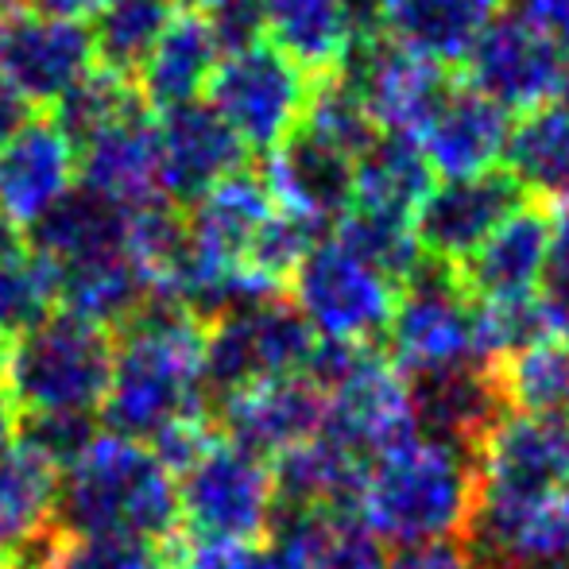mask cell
Returning a JSON list of instances; mask_svg holds the SVG:
<instances>
[{"mask_svg":"<svg viewBox=\"0 0 569 569\" xmlns=\"http://www.w3.org/2000/svg\"><path fill=\"white\" fill-rule=\"evenodd\" d=\"M310 74L287 59L268 39L221 54L213 82L206 90V106L237 132L244 151H279L295 132L310 106Z\"/></svg>","mask_w":569,"mask_h":569,"instance_id":"10","label":"cell"},{"mask_svg":"<svg viewBox=\"0 0 569 569\" xmlns=\"http://www.w3.org/2000/svg\"><path fill=\"white\" fill-rule=\"evenodd\" d=\"M519 206H523V190L503 171L435 182L415 213V240L430 268L457 271Z\"/></svg>","mask_w":569,"mask_h":569,"instance_id":"15","label":"cell"},{"mask_svg":"<svg viewBox=\"0 0 569 569\" xmlns=\"http://www.w3.org/2000/svg\"><path fill=\"white\" fill-rule=\"evenodd\" d=\"M140 109H143V101L132 78L113 74V70H106V67H93L47 117H51L70 140L82 143V140H90V136H98L101 128L140 113Z\"/></svg>","mask_w":569,"mask_h":569,"instance_id":"35","label":"cell"},{"mask_svg":"<svg viewBox=\"0 0 569 569\" xmlns=\"http://www.w3.org/2000/svg\"><path fill=\"white\" fill-rule=\"evenodd\" d=\"M159 187L167 202L194 206L218 182L232 179L244 163V143L206 101L156 117Z\"/></svg>","mask_w":569,"mask_h":569,"instance_id":"18","label":"cell"},{"mask_svg":"<svg viewBox=\"0 0 569 569\" xmlns=\"http://www.w3.org/2000/svg\"><path fill=\"white\" fill-rule=\"evenodd\" d=\"M287 531L307 547L318 569H388L391 555L357 516H287Z\"/></svg>","mask_w":569,"mask_h":569,"instance_id":"36","label":"cell"},{"mask_svg":"<svg viewBox=\"0 0 569 569\" xmlns=\"http://www.w3.org/2000/svg\"><path fill=\"white\" fill-rule=\"evenodd\" d=\"M477 508L472 446L438 435H411L368 461L352 516L388 550L453 542L469 531Z\"/></svg>","mask_w":569,"mask_h":569,"instance_id":"2","label":"cell"},{"mask_svg":"<svg viewBox=\"0 0 569 569\" xmlns=\"http://www.w3.org/2000/svg\"><path fill=\"white\" fill-rule=\"evenodd\" d=\"M399 291L403 283L338 237L318 240L291 276V307L318 345L333 349H372L388 333Z\"/></svg>","mask_w":569,"mask_h":569,"instance_id":"6","label":"cell"},{"mask_svg":"<svg viewBox=\"0 0 569 569\" xmlns=\"http://www.w3.org/2000/svg\"><path fill=\"white\" fill-rule=\"evenodd\" d=\"M508 174L519 190H535L547 198L569 194V101L523 113L508 136Z\"/></svg>","mask_w":569,"mask_h":569,"instance_id":"31","label":"cell"},{"mask_svg":"<svg viewBox=\"0 0 569 569\" xmlns=\"http://www.w3.org/2000/svg\"><path fill=\"white\" fill-rule=\"evenodd\" d=\"M519 12L531 16L539 28H547L569 51V0H523Z\"/></svg>","mask_w":569,"mask_h":569,"instance_id":"41","label":"cell"},{"mask_svg":"<svg viewBox=\"0 0 569 569\" xmlns=\"http://www.w3.org/2000/svg\"><path fill=\"white\" fill-rule=\"evenodd\" d=\"M279 496L271 461L218 442L179 472V535L198 547H252L276 527Z\"/></svg>","mask_w":569,"mask_h":569,"instance_id":"8","label":"cell"},{"mask_svg":"<svg viewBox=\"0 0 569 569\" xmlns=\"http://www.w3.org/2000/svg\"><path fill=\"white\" fill-rule=\"evenodd\" d=\"M221 0H171V8H182V12H194V16H210Z\"/></svg>","mask_w":569,"mask_h":569,"instance_id":"47","label":"cell"},{"mask_svg":"<svg viewBox=\"0 0 569 569\" xmlns=\"http://www.w3.org/2000/svg\"><path fill=\"white\" fill-rule=\"evenodd\" d=\"M113 330L59 310L12 341L4 391L20 415H101L113 383Z\"/></svg>","mask_w":569,"mask_h":569,"instance_id":"4","label":"cell"},{"mask_svg":"<svg viewBox=\"0 0 569 569\" xmlns=\"http://www.w3.org/2000/svg\"><path fill=\"white\" fill-rule=\"evenodd\" d=\"M62 535H124L171 542L179 535V477L148 446L106 435L59 480Z\"/></svg>","mask_w":569,"mask_h":569,"instance_id":"3","label":"cell"},{"mask_svg":"<svg viewBox=\"0 0 569 569\" xmlns=\"http://www.w3.org/2000/svg\"><path fill=\"white\" fill-rule=\"evenodd\" d=\"M171 569H271V547H198L182 535L171 539Z\"/></svg>","mask_w":569,"mask_h":569,"instance_id":"39","label":"cell"},{"mask_svg":"<svg viewBox=\"0 0 569 569\" xmlns=\"http://www.w3.org/2000/svg\"><path fill=\"white\" fill-rule=\"evenodd\" d=\"M263 36L307 74H341L368 28L365 0H260Z\"/></svg>","mask_w":569,"mask_h":569,"instance_id":"21","label":"cell"},{"mask_svg":"<svg viewBox=\"0 0 569 569\" xmlns=\"http://www.w3.org/2000/svg\"><path fill=\"white\" fill-rule=\"evenodd\" d=\"M109 0H36L39 12H51V16H62V20H93V16L106 8Z\"/></svg>","mask_w":569,"mask_h":569,"instance_id":"44","label":"cell"},{"mask_svg":"<svg viewBox=\"0 0 569 569\" xmlns=\"http://www.w3.org/2000/svg\"><path fill=\"white\" fill-rule=\"evenodd\" d=\"M47 569H171V542L124 535H62Z\"/></svg>","mask_w":569,"mask_h":569,"instance_id":"37","label":"cell"},{"mask_svg":"<svg viewBox=\"0 0 569 569\" xmlns=\"http://www.w3.org/2000/svg\"><path fill=\"white\" fill-rule=\"evenodd\" d=\"M508 136L511 120L503 109L472 93L469 86L465 90L453 86L450 98L438 106V113L411 143L438 182H453L492 174L508 156Z\"/></svg>","mask_w":569,"mask_h":569,"instance_id":"22","label":"cell"},{"mask_svg":"<svg viewBox=\"0 0 569 569\" xmlns=\"http://www.w3.org/2000/svg\"><path fill=\"white\" fill-rule=\"evenodd\" d=\"M78 187L106 198L120 210H140L163 198L159 187L156 120L132 113L78 143Z\"/></svg>","mask_w":569,"mask_h":569,"instance_id":"25","label":"cell"},{"mask_svg":"<svg viewBox=\"0 0 569 569\" xmlns=\"http://www.w3.org/2000/svg\"><path fill=\"white\" fill-rule=\"evenodd\" d=\"M388 569H480L472 550L461 539L453 542H427V547L391 550Z\"/></svg>","mask_w":569,"mask_h":569,"instance_id":"40","label":"cell"},{"mask_svg":"<svg viewBox=\"0 0 569 569\" xmlns=\"http://www.w3.org/2000/svg\"><path fill=\"white\" fill-rule=\"evenodd\" d=\"M500 399L531 419L569 422V341L542 338L496 368Z\"/></svg>","mask_w":569,"mask_h":569,"instance_id":"32","label":"cell"},{"mask_svg":"<svg viewBox=\"0 0 569 569\" xmlns=\"http://www.w3.org/2000/svg\"><path fill=\"white\" fill-rule=\"evenodd\" d=\"M550 237H555V256H550V276L542 283V315H547L550 338L569 341V194L558 198L550 213Z\"/></svg>","mask_w":569,"mask_h":569,"instance_id":"38","label":"cell"},{"mask_svg":"<svg viewBox=\"0 0 569 569\" xmlns=\"http://www.w3.org/2000/svg\"><path fill=\"white\" fill-rule=\"evenodd\" d=\"M383 338H388V360L411 383V391L492 368L480 352L477 307L446 268H427L399 291Z\"/></svg>","mask_w":569,"mask_h":569,"instance_id":"7","label":"cell"},{"mask_svg":"<svg viewBox=\"0 0 569 569\" xmlns=\"http://www.w3.org/2000/svg\"><path fill=\"white\" fill-rule=\"evenodd\" d=\"M550 256H555L550 213L523 202L453 276L472 302H519L542 295Z\"/></svg>","mask_w":569,"mask_h":569,"instance_id":"19","label":"cell"},{"mask_svg":"<svg viewBox=\"0 0 569 569\" xmlns=\"http://www.w3.org/2000/svg\"><path fill=\"white\" fill-rule=\"evenodd\" d=\"M365 469L368 465L360 457H352L345 446L318 430L310 442L271 461L279 516H349Z\"/></svg>","mask_w":569,"mask_h":569,"instance_id":"27","label":"cell"},{"mask_svg":"<svg viewBox=\"0 0 569 569\" xmlns=\"http://www.w3.org/2000/svg\"><path fill=\"white\" fill-rule=\"evenodd\" d=\"M352 171L357 163L322 148L310 136L295 132L279 151L268 156L263 187L283 218L310 229L318 237L326 226H338L352 198Z\"/></svg>","mask_w":569,"mask_h":569,"instance_id":"23","label":"cell"},{"mask_svg":"<svg viewBox=\"0 0 569 569\" xmlns=\"http://www.w3.org/2000/svg\"><path fill=\"white\" fill-rule=\"evenodd\" d=\"M113 383L98 415L106 435L151 446L167 430L213 419L202 318L151 299L113 330Z\"/></svg>","mask_w":569,"mask_h":569,"instance_id":"1","label":"cell"},{"mask_svg":"<svg viewBox=\"0 0 569 569\" xmlns=\"http://www.w3.org/2000/svg\"><path fill=\"white\" fill-rule=\"evenodd\" d=\"M0 569H4V566H0Z\"/></svg>","mask_w":569,"mask_h":569,"instance_id":"50","label":"cell"},{"mask_svg":"<svg viewBox=\"0 0 569 569\" xmlns=\"http://www.w3.org/2000/svg\"><path fill=\"white\" fill-rule=\"evenodd\" d=\"M318 338L283 299L248 302L206 322V388L210 399L237 396L260 383L310 376Z\"/></svg>","mask_w":569,"mask_h":569,"instance_id":"9","label":"cell"},{"mask_svg":"<svg viewBox=\"0 0 569 569\" xmlns=\"http://www.w3.org/2000/svg\"><path fill=\"white\" fill-rule=\"evenodd\" d=\"M465 70L472 93L492 101L508 117H523L550 101H562L569 51L531 16L500 12L465 54Z\"/></svg>","mask_w":569,"mask_h":569,"instance_id":"11","label":"cell"},{"mask_svg":"<svg viewBox=\"0 0 569 569\" xmlns=\"http://www.w3.org/2000/svg\"><path fill=\"white\" fill-rule=\"evenodd\" d=\"M171 20H174L171 0H109L93 16V28H90L93 59H98V67L136 82L140 67L156 51L163 31L171 28Z\"/></svg>","mask_w":569,"mask_h":569,"instance_id":"33","label":"cell"},{"mask_svg":"<svg viewBox=\"0 0 569 569\" xmlns=\"http://www.w3.org/2000/svg\"><path fill=\"white\" fill-rule=\"evenodd\" d=\"M128 213L106 198L78 187L62 198L31 232V248L54 263V268H74V263L106 260V256L128 252Z\"/></svg>","mask_w":569,"mask_h":569,"instance_id":"28","label":"cell"},{"mask_svg":"<svg viewBox=\"0 0 569 569\" xmlns=\"http://www.w3.org/2000/svg\"><path fill=\"white\" fill-rule=\"evenodd\" d=\"M78 190V143L51 117H28L0 143V213L16 229H36Z\"/></svg>","mask_w":569,"mask_h":569,"instance_id":"16","label":"cell"},{"mask_svg":"<svg viewBox=\"0 0 569 569\" xmlns=\"http://www.w3.org/2000/svg\"><path fill=\"white\" fill-rule=\"evenodd\" d=\"M477 500L516 503L569 492V422L500 411L472 446Z\"/></svg>","mask_w":569,"mask_h":569,"instance_id":"12","label":"cell"},{"mask_svg":"<svg viewBox=\"0 0 569 569\" xmlns=\"http://www.w3.org/2000/svg\"><path fill=\"white\" fill-rule=\"evenodd\" d=\"M59 480L62 472L20 438L0 453V562L54 527Z\"/></svg>","mask_w":569,"mask_h":569,"instance_id":"29","label":"cell"},{"mask_svg":"<svg viewBox=\"0 0 569 569\" xmlns=\"http://www.w3.org/2000/svg\"><path fill=\"white\" fill-rule=\"evenodd\" d=\"M23 4H28V0H0V20H4V16H12V12H20Z\"/></svg>","mask_w":569,"mask_h":569,"instance_id":"49","label":"cell"},{"mask_svg":"<svg viewBox=\"0 0 569 569\" xmlns=\"http://www.w3.org/2000/svg\"><path fill=\"white\" fill-rule=\"evenodd\" d=\"M16 438H20V411H16L12 396L0 388V453H4L8 446H16Z\"/></svg>","mask_w":569,"mask_h":569,"instance_id":"45","label":"cell"},{"mask_svg":"<svg viewBox=\"0 0 569 569\" xmlns=\"http://www.w3.org/2000/svg\"><path fill=\"white\" fill-rule=\"evenodd\" d=\"M271 569H318V566H315V558L307 555V547H302L287 527H279L276 547H271Z\"/></svg>","mask_w":569,"mask_h":569,"instance_id":"42","label":"cell"},{"mask_svg":"<svg viewBox=\"0 0 569 569\" xmlns=\"http://www.w3.org/2000/svg\"><path fill=\"white\" fill-rule=\"evenodd\" d=\"M221 54L226 51H221L206 16L174 12L171 28L163 31L156 51L148 54V62L136 74L140 101L156 109V113H171V109L202 101L213 82V70H218Z\"/></svg>","mask_w":569,"mask_h":569,"instance_id":"26","label":"cell"},{"mask_svg":"<svg viewBox=\"0 0 569 569\" xmlns=\"http://www.w3.org/2000/svg\"><path fill=\"white\" fill-rule=\"evenodd\" d=\"M469 542L480 569H569V492L542 500H477Z\"/></svg>","mask_w":569,"mask_h":569,"instance_id":"17","label":"cell"},{"mask_svg":"<svg viewBox=\"0 0 569 569\" xmlns=\"http://www.w3.org/2000/svg\"><path fill=\"white\" fill-rule=\"evenodd\" d=\"M218 403L226 442L263 457V461H279L295 446L310 442L322 430L326 411L322 383L315 376H295V380L244 388L237 396L218 399Z\"/></svg>","mask_w":569,"mask_h":569,"instance_id":"20","label":"cell"},{"mask_svg":"<svg viewBox=\"0 0 569 569\" xmlns=\"http://www.w3.org/2000/svg\"><path fill=\"white\" fill-rule=\"evenodd\" d=\"M8 352H12V341L0 338V388H4V376H8Z\"/></svg>","mask_w":569,"mask_h":569,"instance_id":"48","label":"cell"},{"mask_svg":"<svg viewBox=\"0 0 569 569\" xmlns=\"http://www.w3.org/2000/svg\"><path fill=\"white\" fill-rule=\"evenodd\" d=\"M345 82L357 93L372 132H383L388 140H415L453 90L442 62L376 36H368L352 54Z\"/></svg>","mask_w":569,"mask_h":569,"instance_id":"13","label":"cell"},{"mask_svg":"<svg viewBox=\"0 0 569 569\" xmlns=\"http://www.w3.org/2000/svg\"><path fill=\"white\" fill-rule=\"evenodd\" d=\"M430 187H435V174L427 171L419 148L411 140L380 136L352 171L349 210L415 226V213H419L422 198L430 194Z\"/></svg>","mask_w":569,"mask_h":569,"instance_id":"30","label":"cell"},{"mask_svg":"<svg viewBox=\"0 0 569 569\" xmlns=\"http://www.w3.org/2000/svg\"><path fill=\"white\" fill-rule=\"evenodd\" d=\"M310 376L326 399L322 435L365 465L422 430L411 383L383 352L322 345Z\"/></svg>","mask_w":569,"mask_h":569,"instance_id":"5","label":"cell"},{"mask_svg":"<svg viewBox=\"0 0 569 569\" xmlns=\"http://www.w3.org/2000/svg\"><path fill=\"white\" fill-rule=\"evenodd\" d=\"M20 248H23V232L16 229L4 213H0V260H4V256H12V252H20Z\"/></svg>","mask_w":569,"mask_h":569,"instance_id":"46","label":"cell"},{"mask_svg":"<svg viewBox=\"0 0 569 569\" xmlns=\"http://www.w3.org/2000/svg\"><path fill=\"white\" fill-rule=\"evenodd\" d=\"M93 67L98 59L86 23L39 8H20L0 20V78L28 101V109H54Z\"/></svg>","mask_w":569,"mask_h":569,"instance_id":"14","label":"cell"},{"mask_svg":"<svg viewBox=\"0 0 569 569\" xmlns=\"http://www.w3.org/2000/svg\"><path fill=\"white\" fill-rule=\"evenodd\" d=\"M500 8L503 0H365L376 39L419 51L442 67L472 51Z\"/></svg>","mask_w":569,"mask_h":569,"instance_id":"24","label":"cell"},{"mask_svg":"<svg viewBox=\"0 0 569 569\" xmlns=\"http://www.w3.org/2000/svg\"><path fill=\"white\" fill-rule=\"evenodd\" d=\"M59 315V268L31 244L0 260V338L16 341Z\"/></svg>","mask_w":569,"mask_h":569,"instance_id":"34","label":"cell"},{"mask_svg":"<svg viewBox=\"0 0 569 569\" xmlns=\"http://www.w3.org/2000/svg\"><path fill=\"white\" fill-rule=\"evenodd\" d=\"M28 117H31L28 101H23L20 93H16L12 86L4 82V78H0V143H4L8 136H12Z\"/></svg>","mask_w":569,"mask_h":569,"instance_id":"43","label":"cell"}]
</instances>
